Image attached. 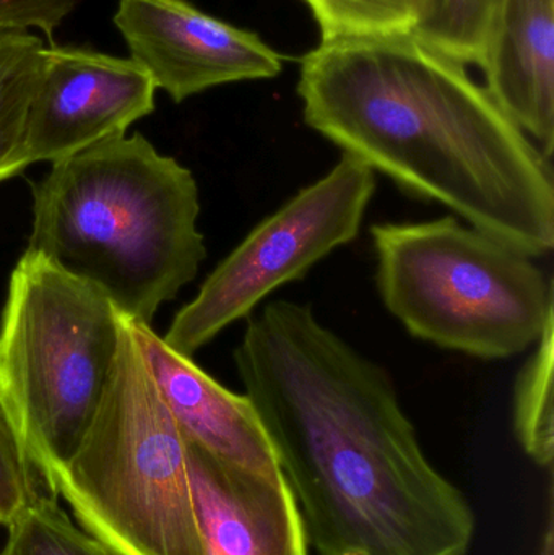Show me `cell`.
<instances>
[{
	"instance_id": "cell-11",
	"label": "cell",
	"mask_w": 554,
	"mask_h": 555,
	"mask_svg": "<svg viewBox=\"0 0 554 555\" xmlns=\"http://www.w3.org/2000/svg\"><path fill=\"white\" fill-rule=\"evenodd\" d=\"M133 325L184 439L223 465L257 475H282L279 456L253 401L227 390L192 358L169 348L152 326Z\"/></svg>"
},
{
	"instance_id": "cell-2",
	"label": "cell",
	"mask_w": 554,
	"mask_h": 555,
	"mask_svg": "<svg viewBox=\"0 0 554 555\" xmlns=\"http://www.w3.org/2000/svg\"><path fill=\"white\" fill-rule=\"evenodd\" d=\"M305 122L342 153L532 257L554 247L552 159L415 33L321 41L299 65Z\"/></svg>"
},
{
	"instance_id": "cell-6",
	"label": "cell",
	"mask_w": 554,
	"mask_h": 555,
	"mask_svg": "<svg viewBox=\"0 0 554 555\" xmlns=\"http://www.w3.org/2000/svg\"><path fill=\"white\" fill-rule=\"evenodd\" d=\"M386 309L422 341L510 359L554 322L552 280L536 259L455 217L371 228Z\"/></svg>"
},
{
	"instance_id": "cell-9",
	"label": "cell",
	"mask_w": 554,
	"mask_h": 555,
	"mask_svg": "<svg viewBox=\"0 0 554 555\" xmlns=\"http://www.w3.org/2000/svg\"><path fill=\"white\" fill-rule=\"evenodd\" d=\"M129 57L175 103L221 85L270 80L283 57L249 29L188 0H119L113 18Z\"/></svg>"
},
{
	"instance_id": "cell-18",
	"label": "cell",
	"mask_w": 554,
	"mask_h": 555,
	"mask_svg": "<svg viewBox=\"0 0 554 555\" xmlns=\"http://www.w3.org/2000/svg\"><path fill=\"white\" fill-rule=\"evenodd\" d=\"M36 475L0 406V525H10L13 518L38 498Z\"/></svg>"
},
{
	"instance_id": "cell-20",
	"label": "cell",
	"mask_w": 554,
	"mask_h": 555,
	"mask_svg": "<svg viewBox=\"0 0 554 555\" xmlns=\"http://www.w3.org/2000/svg\"><path fill=\"white\" fill-rule=\"evenodd\" d=\"M539 555H554L553 517H550L549 528H546L545 540H543L542 551H540Z\"/></svg>"
},
{
	"instance_id": "cell-13",
	"label": "cell",
	"mask_w": 554,
	"mask_h": 555,
	"mask_svg": "<svg viewBox=\"0 0 554 555\" xmlns=\"http://www.w3.org/2000/svg\"><path fill=\"white\" fill-rule=\"evenodd\" d=\"M46 46L31 31H0V182L22 142L26 116L41 80Z\"/></svg>"
},
{
	"instance_id": "cell-1",
	"label": "cell",
	"mask_w": 554,
	"mask_h": 555,
	"mask_svg": "<svg viewBox=\"0 0 554 555\" xmlns=\"http://www.w3.org/2000/svg\"><path fill=\"white\" fill-rule=\"evenodd\" d=\"M318 555H468L475 515L429 462L389 372L309 304L272 300L234 349Z\"/></svg>"
},
{
	"instance_id": "cell-12",
	"label": "cell",
	"mask_w": 554,
	"mask_h": 555,
	"mask_svg": "<svg viewBox=\"0 0 554 555\" xmlns=\"http://www.w3.org/2000/svg\"><path fill=\"white\" fill-rule=\"evenodd\" d=\"M485 88L552 159L554 152V0H503L481 65Z\"/></svg>"
},
{
	"instance_id": "cell-3",
	"label": "cell",
	"mask_w": 554,
	"mask_h": 555,
	"mask_svg": "<svg viewBox=\"0 0 554 555\" xmlns=\"http://www.w3.org/2000/svg\"><path fill=\"white\" fill-rule=\"evenodd\" d=\"M198 215L191 169L126 133L52 163L33 184L28 249L150 325L207 259Z\"/></svg>"
},
{
	"instance_id": "cell-16",
	"label": "cell",
	"mask_w": 554,
	"mask_h": 555,
	"mask_svg": "<svg viewBox=\"0 0 554 555\" xmlns=\"http://www.w3.org/2000/svg\"><path fill=\"white\" fill-rule=\"evenodd\" d=\"M7 528L0 555H117L78 528L49 495L39 494Z\"/></svg>"
},
{
	"instance_id": "cell-5",
	"label": "cell",
	"mask_w": 554,
	"mask_h": 555,
	"mask_svg": "<svg viewBox=\"0 0 554 555\" xmlns=\"http://www.w3.org/2000/svg\"><path fill=\"white\" fill-rule=\"evenodd\" d=\"M123 313L93 284L26 249L0 319V406L44 486L87 436L103 400Z\"/></svg>"
},
{
	"instance_id": "cell-19",
	"label": "cell",
	"mask_w": 554,
	"mask_h": 555,
	"mask_svg": "<svg viewBox=\"0 0 554 555\" xmlns=\"http://www.w3.org/2000/svg\"><path fill=\"white\" fill-rule=\"evenodd\" d=\"M78 0H0V31L38 29L52 39Z\"/></svg>"
},
{
	"instance_id": "cell-7",
	"label": "cell",
	"mask_w": 554,
	"mask_h": 555,
	"mask_svg": "<svg viewBox=\"0 0 554 555\" xmlns=\"http://www.w3.org/2000/svg\"><path fill=\"white\" fill-rule=\"evenodd\" d=\"M376 192V172L342 153L337 165L260 221L202 283L169 325L166 345L192 358L283 284L301 280L357 240Z\"/></svg>"
},
{
	"instance_id": "cell-15",
	"label": "cell",
	"mask_w": 554,
	"mask_h": 555,
	"mask_svg": "<svg viewBox=\"0 0 554 555\" xmlns=\"http://www.w3.org/2000/svg\"><path fill=\"white\" fill-rule=\"evenodd\" d=\"M554 322L546 326L517 377L514 429L524 452L542 468L554 459L553 416Z\"/></svg>"
},
{
	"instance_id": "cell-14",
	"label": "cell",
	"mask_w": 554,
	"mask_h": 555,
	"mask_svg": "<svg viewBox=\"0 0 554 555\" xmlns=\"http://www.w3.org/2000/svg\"><path fill=\"white\" fill-rule=\"evenodd\" d=\"M503 0H420L415 35L464 65H484Z\"/></svg>"
},
{
	"instance_id": "cell-10",
	"label": "cell",
	"mask_w": 554,
	"mask_h": 555,
	"mask_svg": "<svg viewBox=\"0 0 554 555\" xmlns=\"http://www.w3.org/2000/svg\"><path fill=\"white\" fill-rule=\"evenodd\" d=\"M185 443L204 555H309L301 511L283 473L244 472Z\"/></svg>"
},
{
	"instance_id": "cell-17",
	"label": "cell",
	"mask_w": 554,
	"mask_h": 555,
	"mask_svg": "<svg viewBox=\"0 0 554 555\" xmlns=\"http://www.w3.org/2000/svg\"><path fill=\"white\" fill-rule=\"evenodd\" d=\"M318 23L321 41L415 33L420 0H301Z\"/></svg>"
},
{
	"instance_id": "cell-4",
	"label": "cell",
	"mask_w": 554,
	"mask_h": 555,
	"mask_svg": "<svg viewBox=\"0 0 554 555\" xmlns=\"http://www.w3.org/2000/svg\"><path fill=\"white\" fill-rule=\"evenodd\" d=\"M46 488L117 555H204L188 443L126 315L93 423Z\"/></svg>"
},
{
	"instance_id": "cell-8",
	"label": "cell",
	"mask_w": 554,
	"mask_h": 555,
	"mask_svg": "<svg viewBox=\"0 0 554 555\" xmlns=\"http://www.w3.org/2000/svg\"><path fill=\"white\" fill-rule=\"evenodd\" d=\"M155 93L152 77L130 57L49 46L10 176L126 135L155 111Z\"/></svg>"
}]
</instances>
